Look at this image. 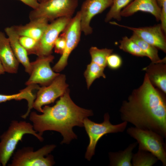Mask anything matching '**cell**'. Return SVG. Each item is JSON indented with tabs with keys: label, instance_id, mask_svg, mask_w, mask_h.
Segmentation results:
<instances>
[{
	"label": "cell",
	"instance_id": "cell-1",
	"mask_svg": "<svg viewBox=\"0 0 166 166\" xmlns=\"http://www.w3.org/2000/svg\"><path fill=\"white\" fill-rule=\"evenodd\" d=\"M165 94L152 85L145 74L142 85L132 91L128 100L123 101L120 110L121 119L165 138Z\"/></svg>",
	"mask_w": 166,
	"mask_h": 166
},
{
	"label": "cell",
	"instance_id": "cell-2",
	"mask_svg": "<svg viewBox=\"0 0 166 166\" xmlns=\"http://www.w3.org/2000/svg\"><path fill=\"white\" fill-rule=\"evenodd\" d=\"M93 115L92 111L76 105L67 90L54 105H45L41 114L35 112L30 113L29 119L34 130L41 136L46 131H56L63 137L61 143L68 144L77 137L73 131V127L83 126L84 119Z\"/></svg>",
	"mask_w": 166,
	"mask_h": 166
},
{
	"label": "cell",
	"instance_id": "cell-3",
	"mask_svg": "<svg viewBox=\"0 0 166 166\" xmlns=\"http://www.w3.org/2000/svg\"><path fill=\"white\" fill-rule=\"evenodd\" d=\"M30 134L40 141L44 138L34 128L33 124L25 121H11L7 129L0 136V165L6 166L23 136Z\"/></svg>",
	"mask_w": 166,
	"mask_h": 166
},
{
	"label": "cell",
	"instance_id": "cell-4",
	"mask_svg": "<svg viewBox=\"0 0 166 166\" xmlns=\"http://www.w3.org/2000/svg\"><path fill=\"white\" fill-rule=\"evenodd\" d=\"M56 147L45 145L34 151L33 147H24L14 153L9 166H51L55 164L53 157L49 154Z\"/></svg>",
	"mask_w": 166,
	"mask_h": 166
},
{
	"label": "cell",
	"instance_id": "cell-5",
	"mask_svg": "<svg viewBox=\"0 0 166 166\" xmlns=\"http://www.w3.org/2000/svg\"><path fill=\"white\" fill-rule=\"evenodd\" d=\"M78 5V0H46L30 11L29 18H42L49 22L62 17H72Z\"/></svg>",
	"mask_w": 166,
	"mask_h": 166
},
{
	"label": "cell",
	"instance_id": "cell-6",
	"mask_svg": "<svg viewBox=\"0 0 166 166\" xmlns=\"http://www.w3.org/2000/svg\"><path fill=\"white\" fill-rule=\"evenodd\" d=\"M104 118V121L100 123H95L87 118L84 120L83 126L89 139L85 156L88 160L94 154L97 144L103 136L108 133L122 132L127 127L128 122L125 121L117 124H112L109 121L108 113L105 114Z\"/></svg>",
	"mask_w": 166,
	"mask_h": 166
},
{
	"label": "cell",
	"instance_id": "cell-7",
	"mask_svg": "<svg viewBox=\"0 0 166 166\" xmlns=\"http://www.w3.org/2000/svg\"><path fill=\"white\" fill-rule=\"evenodd\" d=\"M127 133L136 140L138 149L148 151L166 166V145L164 138L156 133L149 130L131 127L127 130Z\"/></svg>",
	"mask_w": 166,
	"mask_h": 166
},
{
	"label": "cell",
	"instance_id": "cell-8",
	"mask_svg": "<svg viewBox=\"0 0 166 166\" xmlns=\"http://www.w3.org/2000/svg\"><path fill=\"white\" fill-rule=\"evenodd\" d=\"M81 32L80 14L78 11L62 32L65 38V47L60 58L52 69L54 71L59 72L66 66L69 56L80 41Z\"/></svg>",
	"mask_w": 166,
	"mask_h": 166
},
{
	"label": "cell",
	"instance_id": "cell-9",
	"mask_svg": "<svg viewBox=\"0 0 166 166\" xmlns=\"http://www.w3.org/2000/svg\"><path fill=\"white\" fill-rule=\"evenodd\" d=\"M68 86L65 75L60 74L49 85L39 87L33 108L42 113V107L53 103L62 96L67 90Z\"/></svg>",
	"mask_w": 166,
	"mask_h": 166
},
{
	"label": "cell",
	"instance_id": "cell-10",
	"mask_svg": "<svg viewBox=\"0 0 166 166\" xmlns=\"http://www.w3.org/2000/svg\"><path fill=\"white\" fill-rule=\"evenodd\" d=\"M72 17L57 18L49 23L41 39L38 41L34 54L38 57L51 54L55 41L64 30Z\"/></svg>",
	"mask_w": 166,
	"mask_h": 166
},
{
	"label": "cell",
	"instance_id": "cell-11",
	"mask_svg": "<svg viewBox=\"0 0 166 166\" xmlns=\"http://www.w3.org/2000/svg\"><path fill=\"white\" fill-rule=\"evenodd\" d=\"M54 58V56L50 54L38 57L35 61L31 62V71L26 85L38 84L45 86L50 84L60 74L55 72L50 67V63Z\"/></svg>",
	"mask_w": 166,
	"mask_h": 166
},
{
	"label": "cell",
	"instance_id": "cell-12",
	"mask_svg": "<svg viewBox=\"0 0 166 166\" xmlns=\"http://www.w3.org/2000/svg\"><path fill=\"white\" fill-rule=\"evenodd\" d=\"M112 3V0H85L83 2L79 11L81 31L85 35L93 32L90 23L93 18L110 7Z\"/></svg>",
	"mask_w": 166,
	"mask_h": 166
},
{
	"label": "cell",
	"instance_id": "cell-13",
	"mask_svg": "<svg viewBox=\"0 0 166 166\" xmlns=\"http://www.w3.org/2000/svg\"><path fill=\"white\" fill-rule=\"evenodd\" d=\"M110 22L132 30L145 41L166 53V38L160 24L152 26L136 28L120 25L116 22Z\"/></svg>",
	"mask_w": 166,
	"mask_h": 166
},
{
	"label": "cell",
	"instance_id": "cell-14",
	"mask_svg": "<svg viewBox=\"0 0 166 166\" xmlns=\"http://www.w3.org/2000/svg\"><path fill=\"white\" fill-rule=\"evenodd\" d=\"M142 11L153 15L157 21H160L161 8L156 0H133L121 12V17H127Z\"/></svg>",
	"mask_w": 166,
	"mask_h": 166
},
{
	"label": "cell",
	"instance_id": "cell-15",
	"mask_svg": "<svg viewBox=\"0 0 166 166\" xmlns=\"http://www.w3.org/2000/svg\"><path fill=\"white\" fill-rule=\"evenodd\" d=\"M143 70L146 72L151 83L163 93H166V58L157 63L152 62Z\"/></svg>",
	"mask_w": 166,
	"mask_h": 166
},
{
	"label": "cell",
	"instance_id": "cell-16",
	"mask_svg": "<svg viewBox=\"0 0 166 166\" xmlns=\"http://www.w3.org/2000/svg\"><path fill=\"white\" fill-rule=\"evenodd\" d=\"M5 31L7 36L14 54L19 63L24 67L25 71L30 74L31 65L26 50L19 41V36L14 30L13 26L6 27Z\"/></svg>",
	"mask_w": 166,
	"mask_h": 166
},
{
	"label": "cell",
	"instance_id": "cell-17",
	"mask_svg": "<svg viewBox=\"0 0 166 166\" xmlns=\"http://www.w3.org/2000/svg\"><path fill=\"white\" fill-rule=\"evenodd\" d=\"M0 60L6 72L10 73L17 72L19 62L14 54L8 38L1 31Z\"/></svg>",
	"mask_w": 166,
	"mask_h": 166
},
{
	"label": "cell",
	"instance_id": "cell-18",
	"mask_svg": "<svg viewBox=\"0 0 166 166\" xmlns=\"http://www.w3.org/2000/svg\"><path fill=\"white\" fill-rule=\"evenodd\" d=\"M45 19L40 18L30 20L26 25L13 26L14 30L19 36H26L38 41L41 39L48 24Z\"/></svg>",
	"mask_w": 166,
	"mask_h": 166
},
{
	"label": "cell",
	"instance_id": "cell-19",
	"mask_svg": "<svg viewBox=\"0 0 166 166\" xmlns=\"http://www.w3.org/2000/svg\"><path fill=\"white\" fill-rule=\"evenodd\" d=\"M39 87L37 84H32L27 85L25 88L21 90L17 93L6 95L0 94V103L8 101L14 100L17 101L25 99L28 103V109L24 114L25 117H27L33 108V105L36 98V95L33 93V91L38 89Z\"/></svg>",
	"mask_w": 166,
	"mask_h": 166
},
{
	"label": "cell",
	"instance_id": "cell-20",
	"mask_svg": "<svg viewBox=\"0 0 166 166\" xmlns=\"http://www.w3.org/2000/svg\"><path fill=\"white\" fill-rule=\"evenodd\" d=\"M138 143L137 142L130 144L123 150L109 153L110 165L112 166H132V151Z\"/></svg>",
	"mask_w": 166,
	"mask_h": 166
},
{
	"label": "cell",
	"instance_id": "cell-21",
	"mask_svg": "<svg viewBox=\"0 0 166 166\" xmlns=\"http://www.w3.org/2000/svg\"><path fill=\"white\" fill-rule=\"evenodd\" d=\"M130 38L137 44L152 62L157 63L162 61L163 59H160L159 57L156 48L145 41L133 32Z\"/></svg>",
	"mask_w": 166,
	"mask_h": 166
},
{
	"label": "cell",
	"instance_id": "cell-22",
	"mask_svg": "<svg viewBox=\"0 0 166 166\" xmlns=\"http://www.w3.org/2000/svg\"><path fill=\"white\" fill-rule=\"evenodd\" d=\"M158 160L151 152L138 149L136 153L133 154L131 162L133 166H152Z\"/></svg>",
	"mask_w": 166,
	"mask_h": 166
},
{
	"label": "cell",
	"instance_id": "cell-23",
	"mask_svg": "<svg viewBox=\"0 0 166 166\" xmlns=\"http://www.w3.org/2000/svg\"><path fill=\"white\" fill-rule=\"evenodd\" d=\"M105 68L91 61L88 65L84 75L88 89L96 79L101 77L104 78H106L104 73Z\"/></svg>",
	"mask_w": 166,
	"mask_h": 166
},
{
	"label": "cell",
	"instance_id": "cell-24",
	"mask_svg": "<svg viewBox=\"0 0 166 166\" xmlns=\"http://www.w3.org/2000/svg\"><path fill=\"white\" fill-rule=\"evenodd\" d=\"M133 0H112V3L106 15L105 22H109L113 19L120 21L121 19V11Z\"/></svg>",
	"mask_w": 166,
	"mask_h": 166
},
{
	"label": "cell",
	"instance_id": "cell-25",
	"mask_svg": "<svg viewBox=\"0 0 166 166\" xmlns=\"http://www.w3.org/2000/svg\"><path fill=\"white\" fill-rule=\"evenodd\" d=\"M113 50L104 48L99 49L96 47L92 46L89 49L91 62L95 63L105 68L107 66V59L112 53Z\"/></svg>",
	"mask_w": 166,
	"mask_h": 166
},
{
	"label": "cell",
	"instance_id": "cell-26",
	"mask_svg": "<svg viewBox=\"0 0 166 166\" xmlns=\"http://www.w3.org/2000/svg\"><path fill=\"white\" fill-rule=\"evenodd\" d=\"M119 48L123 51L133 55L140 57H146L139 46L130 38L123 37L119 41Z\"/></svg>",
	"mask_w": 166,
	"mask_h": 166
},
{
	"label": "cell",
	"instance_id": "cell-27",
	"mask_svg": "<svg viewBox=\"0 0 166 166\" xmlns=\"http://www.w3.org/2000/svg\"><path fill=\"white\" fill-rule=\"evenodd\" d=\"M20 42L27 51L28 55L34 54L38 41L26 36H19Z\"/></svg>",
	"mask_w": 166,
	"mask_h": 166
},
{
	"label": "cell",
	"instance_id": "cell-28",
	"mask_svg": "<svg viewBox=\"0 0 166 166\" xmlns=\"http://www.w3.org/2000/svg\"><path fill=\"white\" fill-rule=\"evenodd\" d=\"M122 61L121 57L116 53H111L107 59V66L112 69H117L122 65Z\"/></svg>",
	"mask_w": 166,
	"mask_h": 166
},
{
	"label": "cell",
	"instance_id": "cell-29",
	"mask_svg": "<svg viewBox=\"0 0 166 166\" xmlns=\"http://www.w3.org/2000/svg\"><path fill=\"white\" fill-rule=\"evenodd\" d=\"M56 40L54 47L55 52L62 54L65 47L66 42L64 34L62 32Z\"/></svg>",
	"mask_w": 166,
	"mask_h": 166
},
{
	"label": "cell",
	"instance_id": "cell-30",
	"mask_svg": "<svg viewBox=\"0 0 166 166\" xmlns=\"http://www.w3.org/2000/svg\"><path fill=\"white\" fill-rule=\"evenodd\" d=\"M24 3L32 8L33 9L37 8L39 5L38 0H19Z\"/></svg>",
	"mask_w": 166,
	"mask_h": 166
},
{
	"label": "cell",
	"instance_id": "cell-31",
	"mask_svg": "<svg viewBox=\"0 0 166 166\" xmlns=\"http://www.w3.org/2000/svg\"><path fill=\"white\" fill-rule=\"evenodd\" d=\"M161 10H166V0H156Z\"/></svg>",
	"mask_w": 166,
	"mask_h": 166
},
{
	"label": "cell",
	"instance_id": "cell-32",
	"mask_svg": "<svg viewBox=\"0 0 166 166\" xmlns=\"http://www.w3.org/2000/svg\"><path fill=\"white\" fill-rule=\"evenodd\" d=\"M5 72V69L0 60V76L4 74Z\"/></svg>",
	"mask_w": 166,
	"mask_h": 166
},
{
	"label": "cell",
	"instance_id": "cell-33",
	"mask_svg": "<svg viewBox=\"0 0 166 166\" xmlns=\"http://www.w3.org/2000/svg\"><path fill=\"white\" fill-rule=\"evenodd\" d=\"M46 0H38V1L39 3L42 2Z\"/></svg>",
	"mask_w": 166,
	"mask_h": 166
}]
</instances>
